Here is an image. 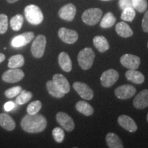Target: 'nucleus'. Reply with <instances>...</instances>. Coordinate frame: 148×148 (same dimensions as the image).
<instances>
[{"instance_id": "28", "label": "nucleus", "mask_w": 148, "mask_h": 148, "mask_svg": "<svg viewBox=\"0 0 148 148\" xmlns=\"http://www.w3.org/2000/svg\"><path fill=\"white\" fill-rule=\"evenodd\" d=\"M32 93L26 90H22L21 92L17 95L16 98V103L18 105H23L27 103L32 99Z\"/></svg>"}, {"instance_id": "42", "label": "nucleus", "mask_w": 148, "mask_h": 148, "mask_svg": "<svg viewBox=\"0 0 148 148\" xmlns=\"http://www.w3.org/2000/svg\"><path fill=\"white\" fill-rule=\"evenodd\" d=\"M101 1H110V0H101Z\"/></svg>"}, {"instance_id": "29", "label": "nucleus", "mask_w": 148, "mask_h": 148, "mask_svg": "<svg viewBox=\"0 0 148 148\" xmlns=\"http://www.w3.org/2000/svg\"><path fill=\"white\" fill-rule=\"evenodd\" d=\"M136 16V12L132 7H127L122 10L121 18L125 21H132Z\"/></svg>"}, {"instance_id": "9", "label": "nucleus", "mask_w": 148, "mask_h": 148, "mask_svg": "<svg viewBox=\"0 0 148 148\" xmlns=\"http://www.w3.org/2000/svg\"><path fill=\"white\" fill-rule=\"evenodd\" d=\"M136 92V88L130 84H124L117 87L114 90V94L119 99H127L132 97Z\"/></svg>"}, {"instance_id": "30", "label": "nucleus", "mask_w": 148, "mask_h": 148, "mask_svg": "<svg viewBox=\"0 0 148 148\" xmlns=\"http://www.w3.org/2000/svg\"><path fill=\"white\" fill-rule=\"evenodd\" d=\"M10 27L14 31H18L22 27L23 23V17L21 14H18L10 19Z\"/></svg>"}, {"instance_id": "12", "label": "nucleus", "mask_w": 148, "mask_h": 148, "mask_svg": "<svg viewBox=\"0 0 148 148\" xmlns=\"http://www.w3.org/2000/svg\"><path fill=\"white\" fill-rule=\"evenodd\" d=\"M73 87L79 96L86 100H90L93 97V91L87 84L84 82H76L73 83Z\"/></svg>"}, {"instance_id": "14", "label": "nucleus", "mask_w": 148, "mask_h": 148, "mask_svg": "<svg viewBox=\"0 0 148 148\" xmlns=\"http://www.w3.org/2000/svg\"><path fill=\"white\" fill-rule=\"evenodd\" d=\"M76 14V7L73 3H68L63 5L58 11V15L62 19L71 21Z\"/></svg>"}, {"instance_id": "13", "label": "nucleus", "mask_w": 148, "mask_h": 148, "mask_svg": "<svg viewBox=\"0 0 148 148\" xmlns=\"http://www.w3.org/2000/svg\"><path fill=\"white\" fill-rule=\"evenodd\" d=\"M56 121L67 132H71L75 127L73 119L65 112H58L56 114Z\"/></svg>"}, {"instance_id": "21", "label": "nucleus", "mask_w": 148, "mask_h": 148, "mask_svg": "<svg viewBox=\"0 0 148 148\" xmlns=\"http://www.w3.org/2000/svg\"><path fill=\"white\" fill-rule=\"evenodd\" d=\"M116 32L120 36L123 38L130 37L133 35V31L131 27L125 22H119L115 26Z\"/></svg>"}, {"instance_id": "40", "label": "nucleus", "mask_w": 148, "mask_h": 148, "mask_svg": "<svg viewBox=\"0 0 148 148\" xmlns=\"http://www.w3.org/2000/svg\"><path fill=\"white\" fill-rule=\"evenodd\" d=\"M18 1V0H7V1H8V2L10 3H14V2H16V1Z\"/></svg>"}, {"instance_id": "26", "label": "nucleus", "mask_w": 148, "mask_h": 148, "mask_svg": "<svg viewBox=\"0 0 148 148\" xmlns=\"http://www.w3.org/2000/svg\"><path fill=\"white\" fill-rule=\"evenodd\" d=\"M116 22V18L112 12H107L103 16L100 22V26L102 28H109L113 26Z\"/></svg>"}, {"instance_id": "24", "label": "nucleus", "mask_w": 148, "mask_h": 148, "mask_svg": "<svg viewBox=\"0 0 148 148\" xmlns=\"http://www.w3.org/2000/svg\"><path fill=\"white\" fill-rule=\"evenodd\" d=\"M76 110L85 116H90L94 112V109L89 103L84 101H79L75 105Z\"/></svg>"}, {"instance_id": "18", "label": "nucleus", "mask_w": 148, "mask_h": 148, "mask_svg": "<svg viewBox=\"0 0 148 148\" xmlns=\"http://www.w3.org/2000/svg\"><path fill=\"white\" fill-rule=\"evenodd\" d=\"M125 77L129 81L132 82L134 84H140L144 82L145 81V77L143 74L140 73V71H136V69H129L125 72Z\"/></svg>"}, {"instance_id": "11", "label": "nucleus", "mask_w": 148, "mask_h": 148, "mask_svg": "<svg viewBox=\"0 0 148 148\" xmlns=\"http://www.w3.org/2000/svg\"><path fill=\"white\" fill-rule=\"evenodd\" d=\"M58 36L64 42L67 44H73L78 39V34L76 31L61 27L58 30Z\"/></svg>"}, {"instance_id": "6", "label": "nucleus", "mask_w": 148, "mask_h": 148, "mask_svg": "<svg viewBox=\"0 0 148 148\" xmlns=\"http://www.w3.org/2000/svg\"><path fill=\"white\" fill-rule=\"evenodd\" d=\"M119 73L116 70L110 69L105 71L100 77L101 83L104 87H110L119 79Z\"/></svg>"}, {"instance_id": "20", "label": "nucleus", "mask_w": 148, "mask_h": 148, "mask_svg": "<svg viewBox=\"0 0 148 148\" xmlns=\"http://www.w3.org/2000/svg\"><path fill=\"white\" fill-rule=\"evenodd\" d=\"M0 126L8 131H12L15 128V122L9 114L6 113L0 114Z\"/></svg>"}, {"instance_id": "33", "label": "nucleus", "mask_w": 148, "mask_h": 148, "mask_svg": "<svg viewBox=\"0 0 148 148\" xmlns=\"http://www.w3.org/2000/svg\"><path fill=\"white\" fill-rule=\"evenodd\" d=\"M52 135L54 140L58 143H62L64 138V130L60 127H55L52 131Z\"/></svg>"}, {"instance_id": "8", "label": "nucleus", "mask_w": 148, "mask_h": 148, "mask_svg": "<svg viewBox=\"0 0 148 148\" xmlns=\"http://www.w3.org/2000/svg\"><path fill=\"white\" fill-rule=\"evenodd\" d=\"M24 72L18 68L10 69L3 73L2 79L8 83H14L21 80L24 77Z\"/></svg>"}, {"instance_id": "15", "label": "nucleus", "mask_w": 148, "mask_h": 148, "mask_svg": "<svg viewBox=\"0 0 148 148\" xmlns=\"http://www.w3.org/2000/svg\"><path fill=\"white\" fill-rule=\"evenodd\" d=\"M52 81L59 90L63 93H68L70 90V85L67 79L63 75L60 73L54 74L53 75Z\"/></svg>"}, {"instance_id": "22", "label": "nucleus", "mask_w": 148, "mask_h": 148, "mask_svg": "<svg viewBox=\"0 0 148 148\" xmlns=\"http://www.w3.org/2000/svg\"><path fill=\"white\" fill-rule=\"evenodd\" d=\"M107 145L110 148H123V143L117 135L112 132H109L106 136Z\"/></svg>"}, {"instance_id": "31", "label": "nucleus", "mask_w": 148, "mask_h": 148, "mask_svg": "<svg viewBox=\"0 0 148 148\" xmlns=\"http://www.w3.org/2000/svg\"><path fill=\"white\" fill-rule=\"evenodd\" d=\"M132 7L140 13L145 12L147 8V0H132Z\"/></svg>"}, {"instance_id": "27", "label": "nucleus", "mask_w": 148, "mask_h": 148, "mask_svg": "<svg viewBox=\"0 0 148 148\" xmlns=\"http://www.w3.org/2000/svg\"><path fill=\"white\" fill-rule=\"evenodd\" d=\"M46 86H47L48 92H49L51 96H53V97L56 98H61L64 97V93L62 92L58 89V87L56 86L52 80L48 81L47 82V84H46Z\"/></svg>"}, {"instance_id": "34", "label": "nucleus", "mask_w": 148, "mask_h": 148, "mask_svg": "<svg viewBox=\"0 0 148 148\" xmlns=\"http://www.w3.org/2000/svg\"><path fill=\"white\" fill-rule=\"evenodd\" d=\"M22 88L19 86H14L10 88H8L5 91V95L7 98H13L15 96H17L21 92Z\"/></svg>"}, {"instance_id": "38", "label": "nucleus", "mask_w": 148, "mask_h": 148, "mask_svg": "<svg viewBox=\"0 0 148 148\" xmlns=\"http://www.w3.org/2000/svg\"><path fill=\"white\" fill-rule=\"evenodd\" d=\"M15 108V103L13 101H8L4 104V110L6 112H9Z\"/></svg>"}, {"instance_id": "17", "label": "nucleus", "mask_w": 148, "mask_h": 148, "mask_svg": "<svg viewBox=\"0 0 148 148\" xmlns=\"http://www.w3.org/2000/svg\"><path fill=\"white\" fill-rule=\"evenodd\" d=\"M133 105L137 109H144L148 106V89L141 90L134 97Z\"/></svg>"}, {"instance_id": "3", "label": "nucleus", "mask_w": 148, "mask_h": 148, "mask_svg": "<svg viewBox=\"0 0 148 148\" xmlns=\"http://www.w3.org/2000/svg\"><path fill=\"white\" fill-rule=\"evenodd\" d=\"M95 57V52L91 48L86 47L82 49L77 56V61L79 66L84 70L89 69L93 64Z\"/></svg>"}, {"instance_id": "1", "label": "nucleus", "mask_w": 148, "mask_h": 148, "mask_svg": "<svg viewBox=\"0 0 148 148\" xmlns=\"http://www.w3.org/2000/svg\"><path fill=\"white\" fill-rule=\"evenodd\" d=\"M47 120L40 114H27L21 122L22 129L28 133L41 132L47 127Z\"/></svg>"}, {"instance_id": "7", "label": "nucleus", "mask_w": 148, "mask_h": 148, "mask_svg": "<svg viewBox=\"0 0 148 148\" xmlns=\"http://www.w3.org/2000/svg\"><path fill=\"white\" fill-rule=\"evenodd\" d=\"M34 38V34L32 32H24L23 34L14 36L11 40L12 47H21L29 43Z\"/></svg>"}, {"instance_id": "36", "label": "nucleus", "mask_w": 148, "mask_h": 148, "mask_svg": "<svg viewBox=\"0 0 148 148\" xmlns=\"http://www.w3.org/2000/svg\"><path fill=\"white\" fill-rule=\"evenodd\" d=\"M119 5L121 10L127 7H132V0H119Z\"/></svg>"}, {"instance_id": "5", "label": "nucleus", "mask_w": 148, "mask_h": 148, "mask_svg": "<svg viewBox=\"0 0 148 148\" xmlns=\"http://www.w3.org/2000/svg\"><path fill=\"white\" fill-rule=\"evenodd\" d=\"M46 38L44 35H38L32 42L31 52L35 58H40L43 56L46 46Z\"/></svg>"}, {"instance_id": "35", "label": "nucleus", "mask_w": 148, "mask_h": 148, "mask_svg": "<svg viewBox=\"0 0 148 148\" xmlns=\"http://www.w3.org/2000/svg\"><path fill=\"white\" fill-rule=\"evenodd\" d=\"M8 29V16L4 14H0V34H3Z\"/></svg>"}, {"instance_id": "41", "label": "nucleus", "mask_w": 148, "mask_h": 148, "mask_svg": "<svg viewBox=\"0 0 148 148\" xmlns=\"http://www.w3.org/2000/svg\"><path fill=\"white\" fill-rule=\"evenodd\" d=\"M147 121H148V113H147Z\"/></svg>"}, {"instance_id": "25", "label": "nucleus", "mask_w": 148, "mask_h": 148, "mask_svg": "<svg viewBox=\"0 0 148 148\" xmlns=\"http://www.w3.org/2000/svg\"><path fill=\"white\" fill-rule=\"evenodd\" d=\"M25 63L24 57L21 54H16L11 56L9 58L8 66L10 69H14V68H19L23 66Z\"/></svg>"}, {"instance_id": "43", "label": "nucleus", "mask_w": 148, "mask_h": 148, "mask_svg": "<svg viewBox=\"0 0 148 148\" xmlns=\"http://www.w3.org/2000/svg\"><path fill=\"white\" fill-rule=\"evenodd\" d=\"M147 47H148V42H147Z\"/></svg>"}, {"instance_id": "39", "label": "nucleus", "mask_w": 148, "mask_h": 148, "mask_svg": "<svg viewBox=\"0 0 148 148\" xmlns=\"http://www.w3.org/2000/svg\"><path fill=\"white\" fill-rule=\"evenodd\" d=\"M5 55L3 54V53H0V63H1V62H2L3 61L5 60Z\"/></svg>"}, {"instance_id": "32", "label": "nucleus", "mask_w": 148, "mask_h": 148, "mask_svg": "<svg viewBox=\"0 0 148 148\" xmlns=\"http://www.w3.org/2000/svg\"><path fill=\"white\" fill-rule=\"evenodd\" d=\"M42 107V103L40 101L36 100L31 102L27 107V112L29 114H34L39 112Z\"/></svg>"}, {"instance_id": "2", "label": "nucleus", "mask_w": 148, "mask_h": 148, "mask_svg": "<svg viewBox=\"0 0 148 148\" xmlns=\"http://www.w3.org/2000/svg\"><path fill=\"white\" fill-rule=\"evenodd\" d=\"M24 13L27 21L32 25H39L43 20V14L39 7L36 5H27L24 9Z\"/></svg>"}, {"instance_id": "19", "label": "nucleus", "mask_w": 148, "mask_h": 148, "mask_svg": "<svg viewBox=\"0 0 148 148\" xmlns=\"http://www.w3.org/2000/svg\"><path fill=\"white\" fill-rule=\"evenodd\" d=\"M58 63L61 69L65 72H70L72 69V62L69 56L66 52H61L58 56Z\"/></svg>"}, {"instance_id": "37", "label": "nucleus", "mask_w": 148, "mask_h": 148, "mask_svg": "<svg viewBox=\"0 0 148 148\" xmlns=\"http://www.w3.org/2000/svg\"><path fill=\"white\" fill-rule=\"evenodd\" d=\"M142 28L145 32H148V10L144 14L142 20Z\"/></svg>"}, {"instance_id": "16", "label": "nucleus", "mask_w": 148, "mask_h": 148, "mask_svg": "<svg viewBox=\"0 0 148 148\" xmlns=\"http://www.w3.org/2000/svg\"><path fill=\"white\" fill-rule=\"evenodd\" d=\"M118 123L121 126L130 132H134L137 130V125L130 116L122 114L118 118Z\"/></svg>"}, {"instance_id": "23", "label": "nucleus", "mask_w": 148, "mask_h": 148, "mask_svg": "<svg viewBox=\"0 0 148 148\" xmlns=\"http://www.w3.org/2000/svg\"><path fill=\"white\" fill-rule=\"evenodd\" d=\"M93 44L100 52H104L109 49V43L104 36H97L93 38Z\"/></svg>"}, {"instance_id": "4", "label": "nucleus", "mask_w": 148, "mask_h": 148, "mask_svg": "<svg viewBox=\"0 0 148 148\" xmlns=\"http://www.w3.org/2000/svg\"><path fill=\"white\" fill-rule=\"evenodd\" d=\"M102 16V11L98 8H92L85 10L82 14V19L88 25H96Z\"/></svg>"}, {"instance_id": "10", "label": "nucleus", "mask_w": 148, "mask_h": 148, "mask_svg": "<svg viewBox=\"0 0 148 148\" xmlns=\"http://www.w3.org/2000/svg\"><path fill=\"white\" fill-rule=\"evenodd\" d=\"M120 62L122 65L129 69H138L140 64L139 57L133 54H129V53L122 56L120 58Z\"/></svg>"}]
</instances>
